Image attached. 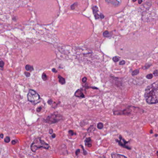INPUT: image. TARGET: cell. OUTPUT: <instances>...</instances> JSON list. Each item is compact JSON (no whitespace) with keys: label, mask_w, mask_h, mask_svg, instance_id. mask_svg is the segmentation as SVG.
I'll return each instance as SVG.
<instances>
[{"label":"cell","mask_w":158,"mask_h":158,"mask_svg":"<svg viewBox=\"0 0 158 158\" xmlns=\"http://www.w3.org/2000/svg\"><path fill=\"white\" fill-rule=\"evenodd\" d=\"M97 127H98V128L99 129H102L103 127V123H99L98 124V125H97Z\"/></svg>","instance_id":"obj_15"},{"label":"cell","mask_w":158,"mask_h":158,"mask_svg":"<svg viewBox=\"0 0 158 158\" xmlns=\"http://www.w3.org/2000/svg\"><path fill=\"white\" fill-rule=\"evenodd\" d=\"M80 152V149H77V150L76 151V155H78Z\"/></svg>","instance_id":"obj_27"},{"label":"cell","mask_w":158,"mask_h":158,"mask_svg":"<svg viewBox=\"0 0 158 158\" xmlns=\"http://www.w3.org/2000/svg\"><path fill=\"white\" fill-rule=\"evenodd\" d=\"M69 134H70V135L72 136L74 135H76V133H75L74 132V131H73V130H70V131H69Z\"/></svg>","instance_id":"obj_20"},{"label":"cell","mask_w":158,"mask_h":158,"mask_svg":"<svg viewBox=\"0 0 158 158\" xmlns=\"http://www.w3.org/2000/svg\"><path fill=\"white\" fill-rule=\"evenodd\" d=\"M0 137L2 139L3 138V135L2 134H1L0 135Z\"/></svg>","instance_id":"obj_36"},{"label":"cell","mask_w":158,"mask_h":158,"mask_svg":"<svg viewBox=\"0 0 158 158\" xmlns=\"http://www.w3.org/2000/svg\"><path fill=\"white\" fill-rule=\"evenodd\" d=\"M27 98L29 102L34 104L39 103L40 101V97L39 95L33 89H30L28 92L27 94Z\"/></svg>","instance_id":"obj_3"},{"label":"cell","mask_w":158,"mask_h":158,"mask_svg":"<svg viewBox=\"0 0 158 158\" xmlns=\"http://www.w3.org/2000/svg\"><path fill=\"white\" fill-rule=\"evenodd\" d=\"M26 70L27 71H33L34 70V68H33V66L29 65V64H27L26 66Z\"/></svg>","instance_id":"obj_11"},{"label":"cell","mask_w":158,"mask_h":158,"mask_svg":"<svg viewBox=\"0 0 158 158\" xmlns=\"http://www.w3.org/2000/svg\"><path fill=\"white\" fill-rule=\"evenodd\" d=\"M81 147H82V148H83V151H84V155H86V154H87V152L86 151H85V149H84V148H83V146H82V145H81Z\"/></svg>","instance_id":"obj_26"},{"label":"cell","mask_w":158,"mask_h":158,"mask_svg":"<svg viewBox=\"0 0 158 158\" xmlns=\"http://www.w3.org/2000/svg\"><path fill=\"white\" fill-rule=\"evenodd\" d=\"M158 81L146 88L145 98L146 102L149 104H156L158 102Z\"/></svg>","instance_id":"obj_1"},{"label":"cell","mask_w":158,"mask_h":158,"mask_svg":"<svg viewBox=\"0 0 158 158\" xmlns=\"http://www.w3.org/2000/svg\"><path fill=\"white\" fill-rule=\"evenodd\" d=\"M93 13H94V15H95V18L96 19H98L99 18V15L98 14V7H94L93 9Z\"/></svg>","instance_id":"obj_7"},{"label":"cell","mask_w":158,"mask_h":158,"mask_svg":"<svg viewBox=\"0 0 158 158\" xmlns=\"http://www.w3.org/2000/svg\"><path fill=\"white\" fill-rule=\"evenodd\" d=\"M53 130H52V129H50V130H49V133H50V134H53Z\"/></svg>","instance_id":"obj_31"},{"label":"cell","mask_w":158,"mask_h":158,"mask_svg":"<svg viewBox=\"0 0 158 158\" xmlns=\"http://www.w3.org/2000/svg\"><path fill=\"white\" fill-rule=\"evenodd\" d=\"M87 78L86 77H83V79H82V82L83 83H85L86 82Z\"/></svg>","instance_id":"obj_25"},{"label":"cell","mask_w":158,"mask_h":158,"mask_svg":"<svg viewBox=\"0 0 158 158\" xmlns=\"http://www.w3.org/2000/svg\"><path fill=\"white\" fill-rule=\"evenodd\" d=\"M52 72H54V73H57V70H56V69H54V68H53V69H52Z\"/></svg>","instance_id":"obj_33"},{"label":"cell","mask_w":158,"mask_h":158,"mask_svg":"<svg viewBox=\"0 0 158 158\" xmlns=\"http://www.w3.org/2000/svg\"><path fill=\"white\" fill-rule=\"evenodd\" d=\"M135 1H136V0H133V2H135Z\"/></svg>","instance_id":"obj_38"},{"label":"cell","mask_w":158,"mask_h":158,"mask_svg":"<svg viewBox=\"0 0 158 158\" xmlns=\"http://www.w3.org/2000/svg\"><path fill=\"white\" fill-rule=\"evenodd\" d=\"M49 147L50 146L48 144H47L41 139L38 138L36 139L32 143L31 146V149L33 152H36L37 150L41 148L48 149L49 148Z\"/></svg>","instance_id":"obj_2"},{"label":"cell","mask_w":158,"mask_h":158,"mask_svg":"<svg viewBox=\"0 0 158 158\" xmlns=\"http://www.w3.org/2000/svg\"><path fill=\"white\" fill-rule=\"evenodd\" d=\"M103 35L104 37H109L110 36V34L108 31H106L103 33Z\"/></svg>","instance_id":"obj_13"},{"label":"cell","mask_w":158,"mask_h":158,"mask_svg":"<svg viewBox=\"0 0 158 158\" xmlns=\"http://www.w3.org/2000/svg\"><path fill=\"white\" fill-rule=\"evenodd\" d=\"M52 102H52V100H50L49 101H48V104H50V105H51V104H52Z\"/></svg>","instance_id":"obj_28"},{"label":"cell","mask_w":158,"mask_h":158,"mask_svg":"<svg viewBox=\"0 0 158 158\" xmlns=\"http://www.w3.org/2000/svg\"><path fill=\"white\" fill-rule=\"evenodd\" d=\"M25 75L27 77H29L30 76V73H27V72H25Z\"/></svg>","instance_id":"obj_24"},{"label":"cell","mask_w":158,"mask_h":158,"mask_svg":"<svg viewBox=\"0 0 158 158\" xmlns=\"http://www.w3.org/2000/svg\"><path fill=\"white\" fill-rule=\"evenodd\" d=\"M106 2L109 4L113 6L114 7H117L120 5V2L118 0H105Z\"/></svg>","instance_id":"obj_6"},{"label":"cell","mask_w":158,"mask_h":158,"mask_svg":"<svg viewBox=\"0 0 158 158\" xmlns=\"http://www.w3.org/2000/svg\"><path fill=\"white\" fill-rule=\"evenodd\" d=\"M157 135H157V134H156V135H155V136L157 137Z\"/></svg>","instance_id":"obj_39"},{"label":"cell","mask_w":158,"mask_h":158,"mask_svg":"<svg viewBox=\"0 0 158 158\" xmlns=\"http://www.w3.org/2000/svg\"><path fill=\"white\" fill-rule=\"evenodd\" d=\"M41 107H39V108H38L37 110V112H40V111H41Z\"/></svg>","instance_id":"obj_30"},{"label":"cell","mask_w":158,"mask_h":158,"mask_svg":"<svg viewBox=\"0 0 158 158\" xmlns=\"http://www.w3.org/2000/svg\"><path fill=\"white\" fill-rule=\"evenodd\" d=\"M42 78L44 81H46V80L48 79V77H47V75H46V74L45 73H43L42 74Z\"/></svg>","instance_id":"obj_16"},{"label":"cell","mask_w":158,"mask_h":158,"mask_svg":"<svg viewBox=\"0 0 158 158\" xmlns=\"http://www.w3.org/2000/svg\"><path fill=\"white\" fill-rule=\"evenodd\" d=\"M77 4V3H75L74 4H73V5L71 6V8H72V9H74L75 8V7H76Z\"/></svg>","instance_id":"obj_22"},{"label":"cell","mask_w":158,"mask_h":158,"mask_svg":"<svg viewBox=\"0 0 158 158\" xmlns=\"http://www.w3.org/2000/svg\"><path fill=\"white\" fill-rule=\"evenodd\" d=\"M142 2V0H139L138 1V3L139 4H140Z\"/></svg>","instance_id":"obj_34"},{"label":"cell","mask_w":158,"mask_h":158,"mask_svg":"<svg viewBox=\"0 0 158 158\" xmlns=\"http://www.w3.org/2000/svg\"><path fill=\"white\" fill-rule=\"evenodd\" d=\"M52 138H55V137H56V135H55V134H53V135H52Z\"/></svg>","instance_id":"obj_35"},{"label":"cell","mask_w":158,"mask_h":158,"mask_svg":"<svg viewBox=\"0 0 158 158\" xmlns=\"http://www.w3.org/2000/svg\"><path fill=\"white\" fill-rule=\"evenodd\" d=\"M113 60L114 62H117L119 61V59L117 57H114L113 58Z\"/></svg>","instance_id":"obj_19"},{"label":"cell","mask_w":158,"mask_h":158,"mask_svg":"<svg viewBox=\"0 0 158 158\" xmlns=\"http://www.w3.org/2000/svg\"><path fill=\"white\" fill-rule=\"evenodd\" d=\"M85 144L88 147H91L92 146V144L91 143V139L90 138H88L86 139Z\"/></svg>","instance_id":"obj_10"},{"label":"cell","mask_w":158,"mask_h":158,"mask_svg":"<svg viewBox=\"0 0 158 158\" xmlns=\"http://www.w3.org/2000/svg\"><path fill=\"white\" fill-rule=\"evenodd\" d=\"M99 17H100L101 19H103V18H104V15H103L100 14V15H99Z\"/></svg>","instance_id":"obj_32"},{"label":"cell","mask_w":158,"mask_h":158,"mask_svg":"<svg viewBox=\"0 0 158 158\" xmlns=\"http://www.w3.org/2000/svg\"><path fill=\"white\" fill-rule=\"evenodd\" d=\"M10 141V137H6L5 139H4V141H5L6 143H9Z\"/></svg>","instance_id":"obj_17"},{"label":"cell","mask_w":158,"mask_h":158,"mask_svg":"<svg viewBox=\"0 0 158 158\" xmlns=\"http://www.w3.org/2000/svg\"><path fill=\"white\" fill-rule=\"evenodd\" d=\"M4 63L2 60L0 59V70H3L4 68Z\"/></svg>","instance_id":"obj_12"},{"label":"cell","mask_w":158,"mask_h":158,"mask_svg":"<svg viewBox=\"0 0 158 158\" xmlns=\"http://www.w3.org/2000/svg\"><path fill=\"white\" fill-rule=\"evenodd\" d=\"M62 118V116L60 114H52L48 116L46 122L49 123H55L60 121Z\"/></svg>","instance_id":"obj_4"},{"label":"cell","mask_w":158,"mask_h":158,"mask_svg":"<svg viewBox=\"0 0 158 158\" xmlns=\"http://www.w3.org/2000/svg\"><path fill=\"white\" fill-rule=\"evenodd\" d=\"M16 141H15V140H13L12 141V144H13V145H15V144H16Z\"/></svg>","instance_id":"obj_29"},{"label":"cell","mask_w":158,"mask_h":158,"mask_svg":"<svg viewBox=\"0 0 158 158\" xmlns=\"http://www.w3.org/2000/svg\"><path fill=\"white\" fill-rule=\"evenodd\" d=\"M153 74L155 77L158 76V70H156L153 72Z\"/></svg>","instance_id":"obj_21"},{"label":"cell","mask_w":158,"mask_h":158,"mask_svg":"<svg viewBox=\"0 0 158 158\" xmlns=\"http://www.w3.org/2000/svg\"><path fill=\"white\" fill-rule=\"evenodd\" d=\"M139 73V70H135L132 72V75L133 76H134L137 75Z\"/></svg>","instance_id":"obj_14"},{"label":"cell","mask_w":158,"mask_h":158,"mask_svg":"<svg viewBox=\"0 0 158 158\" xmlns=\"http://www.w3.org/2000/svg\"><path fill=\"white\" fill-rule=\"evenodd\" d=\"M125 64V61L124 60L121 61L120 62V63H119V64H120V65H123Z\"/></svg>","instance_id":"obj_23"},{"label":"cell","mask_w":158,"mask_h":158,"mask_svg":"<svg viewBox=\"0 0 158 158\" xmlns=\"http://www.w3.org/2000/svg\"><path fill=\"white\" fill-rule=\"evenodd\" d=\"M119 139H120V140L116 139V142H118V144H119L120 146H122L123 148H126L127 149H131V148H129V146H128L127 145L128 142L126 141V140H125L123 137H122V136H120V137H119Z\"/></svg>","instance_id":"obj_5"},{"label":"cell","mask_w":158,"mask_h":158,"mask_svg":"<svg viewBox=\"0 0 158 158\" xmlns=\"http://www.w3.org/2000/svg\"><path fill=\"white\" fill-rule=\"evenodd\" d=\"M150 134H152V130H151V131H150Z\"/></svg>","instance_id":"obj_37"},{"label":"cell","mask_w":158,"mask_h":158,"mask_svg":"<svg viewBox=\"0 0 158 158\" xmlns=\"http://www.w3.org/2000/svg\"><path fill=\"white\" fill-rule=\"evenodd\" d=\"M146 77H147L148 79H152V78L153 77V75H152V74H148V75L146 76Z\"/></svg>","instance_id":"obj_18"},{"label":"cell","mask_w":158,"mask_h":158,"mask_svg":"<svg viewBox=\"0 0 158 158\" xmlns=\"http://www.w3.org/2000/svg\"><path fill=\"white\" fill-rule=\"evenodd\" d=\"M111 157L113 158H127L126 156L124 155H121L120 154H117V153H113L111 154Z\"/></svg>","instance_id":"obj_8"},{"label":"cell","mask_w":158,"mask_h":158,"mask_svg":"<svg viewBox=\"0 0 158 158\" xmlns=\"http://www.w3.org/2000/svg\"><path fill=\"white\" fill-rule=\"evenodd\" d=\"M58 78L59 79V82L60 83L61 85H64L65 83V80L64 77L61 76L60 75L58 76Z\"/></svg>","instance_id":"obj_9"}]
</instances>
